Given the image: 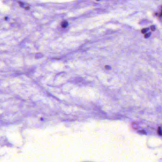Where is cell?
I'll return each instance as SVG.
<instances>
[{
  "label": "cell",
  "mask_w": 162,
  "mask_h": 162,
  "mask_svg": "<svg viewBox=\"0 0 162 162\" xmlns=\"http://www.w3.org/2000/svg\"><path fill=\"white\" fill-rule=\"evenodd\" d=\"M149 30L148 28H145V29H142V31H141V32L142 33H145L148 30Z\"/></svg>",
  "instance_id": "3957f363"
},
{
  "label": "cell",
  "mask_w": 162,
  "mask_h": 162,
  "mask_svg": "<svg viewBox=\"0 0 162 162\" xmlns=\"http://www.w3.org/2000/svg\"><path fill=\"white\" fill-rule=\"evenodd\" d=\"M157 134L160 136L162 135V129H161V127H158V129H157Z\"/></svg>",
  "instance_id": "7a4b0ae2"
},
{
  "label": "cell",
  "mask_w": 162,
  "mask_h": 162,
  "mask_svg": "<svg viewBox=\"0 0 162 162\" xmlns=\"http://www.w3.org/2000/svg\"><path fill=\"white\" fill-rule=\"evenodd\" d=\"M105 68H106L107 69H110V67L109 66H105Z\"/></svg>",
  "instance_id": "8992f818"
},
{
  "label": "cell",
  "mask_w": 162,
  "mask_h": 162,
  "mask_svg": "<svg viewBox=\"0 0 162 162\" xmlns=\"http://www.w3.org/2000/svg\"><path fill=\"white\" fill-rule=\"evenodd\" d=\"M151 29L152 31H154L156 30V27L154 26H152L151 27Z\"/></svg>",
  "instance_id": "5b68a950"
},
{
  "label": "cell",
  "mask_w": 162,
  "mask_h": 162,
  "mask_svg": "<svg viewBox=\"0 0 162 162\" xmlns=\"http://www.w3.org/2000/svg\"><path fill=\"white\" fill-rule=\"evenodd\" d=\"M61 27H62V28H66L68 26V23L67 21L65 20V21H62V23H61Z\"/></svg>",
  "instance_id": "6da1fadb"
},
{
  "label": "cell",
  "mask_w": 162,
  "mask_h": 162,
  "mask_svg": "<svg viewBox=\"0 0 162 162\" xmlns=\"http://www.w3.org/2000/svg\"><path fill=\"white\" fill-rule=\"evenodd\" d=\"M150 32H149V33H146V34H145V38H148L150 36Z\"/></svg>",
  "instance_id": "277c9868"
}]
</instances>
